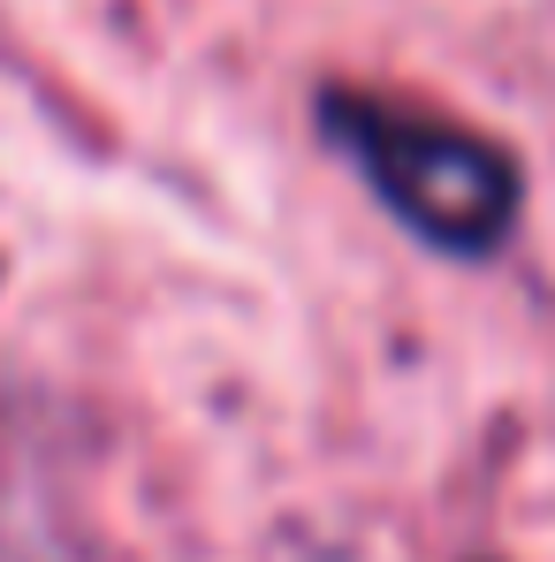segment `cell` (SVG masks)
Segmentation results:
<instances>
[{"label":"cell","mask_w":555,"mask_h":562,"mask_svg":"<svg viewBox=\"0 0 555 562\" xmlns=\"http://www.w3.org/2000/svg\"><path fill=\"white\" fill-rule=\"evenodd\" d=\"M320 145L366 183V198L434 259L487 267L510 251L525 221V160L457 114L373 85H320L312 92Z\"/></svg>","instance_id":"1"}]
</instances>
